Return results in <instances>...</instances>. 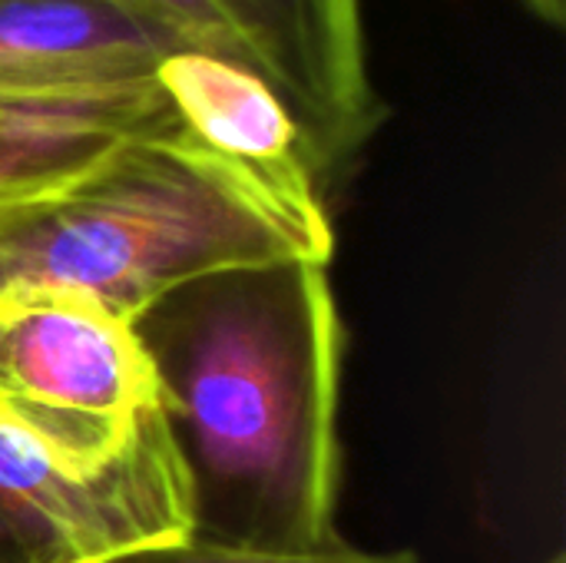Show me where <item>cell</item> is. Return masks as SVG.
Here are the masks:
<instances>
[{
	"mask_svg": "<svg viewBox=\"0 0 566 563\" xmlns=\"http://www.w3.org/2000/svg\"><path fill=\"white\" fill-rule=\"evenodd\" d=\"M159 415L133 322L50 285L0 289V428L76 475L113 465Z\"/></svg>",
	"mask_w": 566,
	"mask_h": 563,
	"instance_id": "3",
	"label": "cell"
},
{
	"mask_svg": "<svg viewBox=\"0 0 566 563\" xmlns=\"http://www.w3.org/2000/svg\"><path fill=\"white\" fill-rule=\"evenodd\" d=\"M0 518L40 563H106L189 541L186 475L163 411L96 475L0 428Z\"/></svg>",
	"mask_w": 566,
	"mask_h": 563,
	"instance_id": "5",
	"label": "cell"
},
{
	"mask_svg": "<svg viewBox=\"0 0 566 563\" xmlns=\"http://www.w3.org/2000/svg\"><path fill=\"white\" fill-rule=\"evenodd\" d=\"M547 563H566V561H564V557H560V554H557V557H551V561H547Z\"/></svg>",
	"mask_w": 566,
	"mask_h": 563,
	"instance_id": "12",
	"label": "cell"
},
{
	"mask_svg": "<svg viewBox=\"0 0 566 563\" xmlns=\"http://www.w3.org/2000/svg\"><path fill=\"white\" fill-rule=\"evenodd\" d=\"M106 563H418V557L408 551H395V554L358 551L345 541L318 554H259V551H229V548H209L199 541H182V544L133 551Z\"/></svg>",
	"mask_w": 566,
	"mask_h": 563,
	"instance_id": "8",
	"label": "cell"
},
{
	"mask_svg": "<svg viewBox=\"0 0 566 563\" xmlns=\"http://www.w3.org/2000/svg\"><path fill=\"white\" fill-rule=\"evenodd\" d=\"M156 86L192 143L255 176L289 202L328 209L308 146L265 80L206 53L172 50L156 66Z\"/></svg>",
	"mask_w": 566,
	"mask_h": 563,
	"instance_id": "7",
	"label": "cell"
},
{
	"mask_svg": "<svg viewBox=\"0 0 566 563\" xmlns=\"http://www.w3.org/2000/svg\"><path fill=\"white\" fill-rule=\"evenodd\" d=\"M172 43L116 0H0V113L163 96Z\"/></svg>",
	"mask_w": 566,
	"mask_h": 563,
	"instance_id": "6",
	"label": "cell"
},
{
	"mask_svg": "<svg viewBox=\"0 0 566 563\" xmlns=\"http://www.w3.org/2000/svg\"><path fill=\"white\" fill-rule=\"evenodd\" d=\"M192 50L255 73L292 113L325 199L381 133L365 0H116Z\"/></svg>",
	"mask_w": 566,
	"mask_h": 563,
	"instance_id": "4",
	"label": "cell"
},
{
	"mask_svg": "<svg viewBox=\"0 0 566 563\" xmlns=\"http://www.w3.org/2000/svg\"><path fill=\"white\" fill-rule=\"evenodd\" d=\"M7 202H23V199H17V196H7V192H0V206H7Z\"/></svg>",
	"mask_w": 566,
	"mask_h": 563,
	"instance_id": "11",
	"label": "cell"
},
{
	"mask_svg": "<svg viewBox=\"0 0 566 563\" xmlns=\"http://www.w3.org/2000/svg\"><path fill=\"white\" fill-rule=\"evenodd\" d=\"M0 563H40L36 554L23 544V538L0 518Z\"/></svg>",
	"mask_w": 566,
	"mask_h": 563,
	"instance_id": "9",
	"label": "cell"
},
{
	"mask_svg": "<svg viewBox=\"0 0 566 563\" xmlns=\"http://www.w3.org/2000/svg\"><path fill=\"white\" fill-rule=\"evenodd\" d=\"M541 23L560 30L566 23V0H521Z\"/></svg>",
	"mask_w": 566,
	"mask_h": 563,
	"instance_id": "10",
	"label": "cell"
},
{
	"mask_svg": "<svg viewBox=\"0 0 566 563\" xmlns=\"http://www.w3.org/2000/svg\"><path fill=\"white\" fill-rule=\"evenodd\" d=\"M332 256L328 209L282 199L176 123L123 139L43 196L0 206V289L83 292L126 322L212 272L332 265Z\"/></svg>",
	"mask_w": 566,
	"mask_h": 563,
	"instance_id": "2",
	"label": "cell"
},
{
	"mask_svg": "<svg viewBox=\"0 0 566 563\" xmlns=\"http://www.w3.org/2000/svg\"><path fill=\"white\" fill-rule=\"evenodd\" d=\"M189 491V541L259 554L335 548L345 329L328 262L186 282L133 319Z\"/></svg>",
	"mask_w": 566,
	"mask_h": 563,
	"instance_id": "1",
	"label": "cell"
}]
</instances>
